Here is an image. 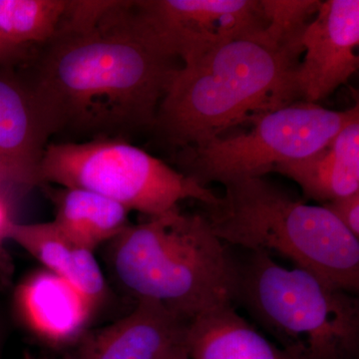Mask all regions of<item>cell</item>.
I'll list each match as a JSON object with an SVG mask.
<instances>
[{
	"label": "cell",
	"mask_w": 359,
	"mask_h": 359,
	"mask_svg": "<svg viewBox=\"0 0 359 359\" xmlns=\"http://www.w3.org/2000/svg\"><path fill=\"white\" fill-rule=\"evenodd\" d=\"M182 65L142 1L68 0L53 36L16 67L52 136L89 141L153 130Z\"/></svg>",
	"instance_id": "1"
},
{
	"label": "cell",
	"mask_w": 359,
	"mask_h": 359,
	"mask_svg": "<svg viewBox=\"0 0 359 359\" xmlns=\"http://www.w3.org/2000/svg\"><path fill=\"white\" fill-rule=\"evenodd\" d=\"M302 53V45L276 43L262 32L182 65L160 104L153 130L182 151L294 103L292 80Z\"/></svg>",
	"instance_id": "2"
},
{
	"label": "cell",
	"mask_w": 359,
	"mask_h": 359,
	"mask_svg": "<svg viewBox=\"0 0 359 359\" xmlns=\"http://www.w3.org/2000/svg\"><path fill=\"white\" fill-rule=\"evenodd\" d=\"M109 244L116 278L137 302H158L189 323L237 301L240 269L204 215L177 208L130 224Z\"/></svg>",
	"instance_id": "3"
},
{
	"label": "cell",
	"mask_w": 359,
	"mask_h": 359,
	"mask_svg": "<svg viewBox=\"0 0 359 359\" xmlns=\"http://www.w3.org/2000/svg\"><path fill=\"white\" fill-rule=\"evenodd\" d=\"M224 187L218 204L204 215L222 242L276 252L335 287L358 292L359 238L323 205L295 199L263 177Z\"/></svg>",
	"instance_id": "4"
},
{
	"label": "cell",
	"mask_w": 359,
	"mask_h": 359,
	"mask_svg": "<svg viewBox=\"0 0 359 359\" xmlns=\"http://www.w3.org/2000/svg\"><path fill=\"white\" fill-rule=\"evenodd\" d=\"M237 301L292 359H358L359 302L304 269L252 252Z\"/></svg>",
	"instance_id": "5"
},
{
	"label": "cell",
	"mask_w": 359,
	"mask_h": 359,
	"mask_svg": "<svg viewBox=\"0 0 359 359\" xmlns=\"http://www.w3.org/2000/svg\"><path fill=\"white\" fill-rule=\"evenodd\" d=\"M39 176L40 186L84 189L148 218L173 211L182 201L212 207L219 200L207 187L124 139L49 143Z\"/></svg>",
	"instance_id": "6"
},
{
	"label": "cell",
	"mask_w": 359,
	"mask_h": 359,
	"mask_svg": "<svg viewBox=\"0 0 359 359\" xmlns=\"http://www.w3.org/2000/svg\"><path fill=\"white\" fill-rule=\"evenodd\" d=\"M359 118L358 105L334 111L318 104L292 103L252 120L245 133L221 136L182 150L187 176L201 185L259 178L278 165L299 160L327 145L347 124Z\"/></svg>",
	"instance_id": "7"
},
{
	"label": "cell",
	"mask_w": 359,
	"mask_h": 359,
	"mask_svg": "<svg viewBox=\"0 0 359 359\" xmlns=\"http://www.w3.org/2000/svg\"><path fill=\"white\" fill-rule=\"evenodd\" d=\"M142 6L183 65L266 28L261 0H142Z\"/></svg>",
	"instance_id": "8"
},
{
	"label": "cell",
	"mask_w": 359,
	"mask_h": 359,
	"mask_svg": "<svg viewBox=\"0 0 359 359\" xmlns=\"http://www.w3.org/2000/svg\"><path fill=\"white\" fill-rule=\"evenodd\" d=\"M304 59L294 74L295 98L318 104L341 85L358 68V0L321 2L302 40Z\"/></svg>",
	"instance_id": "9"
},
{
	"label": "cell",
	"mask_w": 359,
	"mask_h": 359,
	"mask_svg": "<svg viewBox=\"0 0 359 359\" xmlns=\"http://www.w3.org/2000/svg\"><path fill=\"white\" fill-rule=\"evenodd\" d=\"M187 327L162 304L139 301L124 318L87 330L65 359H167L185 344Z\"/></svg>",
	"instance_id": "10"
},
{
	"label": "cell",
	"mask_w": 359,
	"mask_h": 359,
	"mask_svg": "<svg viewBox=\"0 0 359 359\" xmlns=\"http://www.w3.org/2000/svg\"><path fill=\"white\" fill-rule=\"evenodd\" d=\"M50 129L25 77L0 65V172L26 188L39 186Z\"/></svg>",
	"instance_id": "11"
},
{
	"label": "cell",
	"mask_w": 359,
	"mask_h": 359,
	"mask_svg": "<svg viewBox=\"0 0 359 359\" xmlns=\"http://www.w3.org/2000/svg\"><path fill=\"white\" fill-rule=\"evenodd\" d=\"M13 309L27 332L54 347L74 346L97 311L70 283L44 269L16 285Z\"/></svg>",
	"instance_id": "12"
},
{
	"label": "cell",
	"mask_w": 359,
	"mask_h": 359,
	"mask_svg": "<svg viewBox=\"0 0 359 359\" xmlns=\"http://www.w3.org/2000/svg\"><path fill=\"white\" fill-rule=\"evenodd\" d=\"M8 242L20 245L44 269L70 283L97 309L106 301L107 283L93 250L68 237L53 221L16 222L9 230Z\"/></svg>",
	"instance_id": "13"
},
{
	"label": "cell",
	"mask_w": 359,
	"mask_h": 359,
	"mask_svg": "<svg viewBox=\"0 0 359 359\" xmlns=\"http://www.w3.org/2000/svg\"><path fill=\"white\" fill-rule=\"evenodd\" d=\"M273 172L292 179L306 197L323 204L359 192V118L320 150L278 165Z\"/></svg>",
	"instance_id": "14"
},
{
	"label": "cell",
	"mask_w": 359,
	"mask_h": 359,
	"mask_svg": "<svg viewBox=\"0 0 359 359\" xmlns=\"http://www.w3.org/2000/svg\"><path fill=\"white\" fill-rule=\"evenodd\" d=\"M190 359H292L231 306L198 316L187 327Z\"/></svg>",
	"instance_id": "15"
},
{
	"label": "cell",
	"mask_w": 359,
	"mask_h": 359,
	"mask_svg": "<svg viewBox=\"0 0 359 359\" xmlns=\"http://www.w3.org/2000/svg\"><path fill=\"white\" fill-rule=\"evenodd\" d=\"M43 188L54 207V223L78 244L95 250L129 226V211L115 201L84 189Z\"/></svg>",
	"instance_id": "16"
},
{
	"label": "cell",
	"mask_w": 359,
	"mask_h": 359,
	"mask_svg": "<svg viewBox=\"0 0 359 359\" xmlns=\"http://www.w3.org/2000/svg\"><path fill=\"white\" fill-rule=\"evenodd\" d=\"M68 0H0V42L4 65L25 62L33 49L46 43L57 29Z\"/></svg>",
	"instance_id": "17"
},
{
	"label": "cell",
	"mask_w": 359,
	"mask_h": 359,
	"mask_svg": "<svg viewBox=\"0 0 359 359\" xmlns=\"http://www.w3.org/2000/svg\"><path fill=\"white\" fill-rule=\"evenodd\" d=\"M320 0H261L266 28L264 33L280 44L302 45L311 18L318 13Z\"/></svg>",
	"instance_id": "18"
},
{
	"label": "cell",
	"mask_w": 359,
	"mask_h": 359,
	"mask_svg": "<svg viewBox=\"0 0 359 359\" xmlns=\"http://www.w3.org/2000/svg\"><path fill=\"white\" fill-rule=\"evenodd\" d=\"M28 190L29 189L0 172V283L6 282L11 271L6 244L8 242L9 230L16 223L14 219L16 204Z\"/></svg>",
	"instance_id": "19"
},
{
	"label": "cell",
	"mask_w": 359,
	"mask_h": 359,
	"mask_svg": "<svg viewBox=\"0 0 359 359\" xmlns=\"http://www.w3.org/2000/svg\"><path fill=\"white\" fill-rule=\"evenodd\" d=\"M339 223L359 238V192L323 204Z\"/></svg>",
	"instance_id": "20"
},
{
	"label": "cell",
	"mask_w": 359,
	"mask_h": 359,
	"mask_svg": "<svg viewBox=\"0 0 359 359\" xmlns=\"http://www.w3.org/2000/svg\"><path fill=\"white\" fill-rule=\"evenodd\" d=\"M167 359H190L189 358L188 351H187L185 344L179 346L178 348L175 349L171 355Z\"/></svg>",
	"instance_id": "21"
},
{
	"label": "cell",
	"mask_w": 359,
	"mask_h": 359,
	"mask_svg": "<svg viewBox=\"0 0 359 359\" xmlns=\"http://www.w3.org/2000/svg\"><path fill=\"white\" fill-rule=\"evenodd\" d=\"M6 53L4 50V45L0 42V65H6Z\"/></svg>",
	"instance_id": "22"
},
{
	"label": "cell",
	"mask_w": 359,
	"mask_h": 359,
	"mask_svg": "<svg viewBox=\"0 0 359 359\" xmlns=\"http://www.w3.org/2000/svg\"><path fill=\"white\" fill-rule=\"evenodd\" d=\"M21 359H43L37 358V356L33 355L32 353H25V355H23V358Z\"/></svg>",
	"instance_id": "23"
},
{
	"label": "cell",
	"mask_w": 359,
	"mask_h": 359,
	"mask_svg": "<svg viewBox=\"0 0 359 359\" xmlns=\"http://www.w3.org/2000/svg\"><path fill=\"white\" fill-rule=\"evenodd\" d=\"M0 344H1V330H0Z\"/></svg>",
	"instance_id": "24"
}]
</instances>
